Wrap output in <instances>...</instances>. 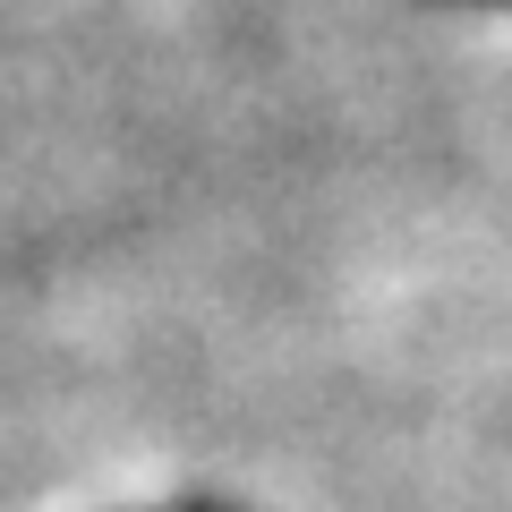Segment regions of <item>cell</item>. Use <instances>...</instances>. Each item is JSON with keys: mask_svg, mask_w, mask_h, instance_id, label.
I'll return each instance as SVG.
<instances>
[{"mask_svg": "<svg viewBox=\"0 0 512 512\" xmlns=\"http://www.w3.org/2000/svg\"><path fill=\"white\" fill-rule=\"evenodd\" d=\"M163 512H239V504H222V495H180V504H163Z\"/></svg>", "mask_w": 512, "mask_h": 512, "instance_id": "obj_1", "label": "cell"}, {"mask_svg": "<svg viewBox=\"0 0 512 512\" xmlns=\"http://www.w3.org/2000/svg\"><path fill=\"white\" fill-rule=\"evenodd\" d=\"M461 9H512V0H461Z\"/></svg>", "mask_w": 512, "mask_h": 512, "instance_id": "obj_2", "label": "cell"}]
</instances>
